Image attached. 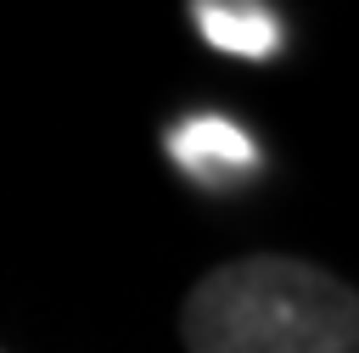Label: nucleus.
Returning <instances> with one entry per match:
<instances>
[{"label":"nucleus","instance_id":"1","mask_svg":"<svg viewBox=\"0 0 359 353\" xmlns=\"http://www.w3.org/2000/svg\"><path fill=\"white\" fill-rule=\"evenodd\" d=\"M180 342L185 353H359V297L309 258L252 252L185 291Z\"/></svg>","mask_w":359,"mask_h":353}]
</instances>
